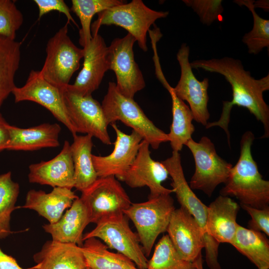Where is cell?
<instances>
[{
	"label": "cell",
	"mask_w": 269,
	"mask_h": 269,
	"mask_svg": "<svg viewBox=\"0 0 269 269\" xmlns=\"http://www.w3.org/2000/svg\"><path fill=\"white\" fill-rule=\"evenodd\" d=\"M192 68L223 75L232 87L233 98L225 101L231 108L234 106L247 108L263 125L265 134L269 136V107L264 99L263 93L269 90V74L256 79L245 70L242 62L232 57L196 60L190 63Z\"/></svg>",
	"instance_id": "cell-1"
},
{
	"label": "cell",
	"mask_w": 269,
	"mask_h": 269,
	"mask_svg": "<svg viewBox=\"0 0 269 269\" xmlns=\"http://www.w3.org/2000/svg\"><path fill=\"white\" fill-rule=\"evenodd\" d=\"M255 136L245 132L240 141V154L232 166L220 195L235 197L241 204L258 209L269 208V181L263 178L251 152Z\"/></svg>",
	"instance_id": "cell-2"
},
{
	"label": "cell",
	"mask_w": 269,
	"mask_h": 269,
	"mask_svg": "<svg viewBox=\"0 0 269 269\" xmlns=\"http://www.w3.org/2000/svg\"><path fill=\"white\" fill-rule=\"evenodd\" d=\"M101 105L108 125L121 121L137 133L154 149H158L162 143L168 142L167 134L148 119L134 99L120 93L115 82L109 83Z\"/></svg>",
	"instance_id": "cell-3"
},
{
	"label": "cell",
	"mask_w": 269,
	"mask_h": 269,
	"mask_svg": "<svg viewBox=\"0 0 269 269\" xmlns=\"http://www.w3.org/2000/svg\"><path fill=\"white\" fill-rule=\"evenodd\" d=\"M168 11H157L147 7L141 0H133L105 9L98 13L91 24L92 35L98 33L102 25H115L124 28L135 39L143 51H147L146 34L158 19L165 18Z\"/></svg>",
	"instance_id": "cell-4"
},
{
	"label": "cell",
	"mask_w": 269,
	"mask_h": 269,
	"mask_svg": "<svg viewBox=\"0 0 269 269\" xmlns=\"http://www.w3.org/2000/svg\"><path fill=\"white\" fill-rule=\"evenodd\" d=\"M172 179L171 185L179 203L194 217L203 235L205 259L210 269H220L218 261L220 243L209 236L206 231L207 206L196 195L186 180L179 152L172 151L170 157L161 161Z\"/></svg>",
	"instance_id": "cell-5"
},
{
	"label": "cell",
	"mask_w": 269,
	"mask_h": 269,
	"mask_svg": "<svg viewBox=\"0 0 269 269\" xmlns=\"http://www.w3.org/2000/svg\"><path fill=\"white\" fill-rule=\"evenodd\" d=\"M175 209L170 194L148 198L145 202L132 203L124 214L133 222L146 257H148L157 237L166 231Z\"/></svg>",
	"instance_id": "cell-6"
},
{
	"label": "cell",
	"mask_w": 269,
	"mask_h": 269,
	"mask_svg": "<svg viewBox=\"0 0 269 269\" xmlns=\"http://www.w3.org/2000/svg\"><path fill=\"white\" fill-rule=\"evenodd\" d=\"M46 56L40 73L48 82L63 89L79 69L84 50L78 47L68 34V23L47 42Z\"/></svg>",
	"instance_id": "cell-7"
},
{
	"label": "cell",
	"mask_w": 269,
	"mask_h": 269,
	"mask_svg": "<svg viewBox=\"0 0 269 269\" xmlns=\"http://www.w3.org/2000/svg\"><path fill=\"white\" fill-rule=\"evenodd\" d=\"M185 145L193 156L195 166L189 186L211 196L219 184L226 183L233 165L217 154L214 143L207 136L198 142L191 138Z\"/></svg>",
	"instance_id": "cell-8"
},
{
	"label": "cell",
	"mask_w": 269,
	"mask_h": 269,
	"mask_svg": "<svg viewBox=\"0 0 269 269\" xmlns=\"http://www.w3.org/2000/svg\"><path fill=\"white\" fill-rule=\"evenodd\" d=\"M80 198L88 209L90 223L124 214L132 204L128 195L115 176L98 177L83 191Z\"/></svg>",
	"instance_id": "cell-9"
},
{
	"label": "cell",
	"mask_w": 269,
	"mask_h": 269,
	"mask_svg": "<svg viewBox=\"0 0 269 269\" xmlns=\"http://www.w3.org/2000/svg\"><path fill=\"white\" fill-rule=\"evenodd\" d=\"M125 215L103 220L90 232L83 235V241L96 238L108 248L115 249L131 260L139 269H147L148 261L144 254L137 234L133 232Z\"/></svg>",
	"instance_id": "cell-10"
},
{
	"label": "cell",
	"mask_w": 269,
	"mask_h": 269,
	"mask_svg": "<svg viewBox=\"0 0 269 269\" xmlns=\"http://www.w3.org/2000/svg\"><path fill=\"white\" fill-rule=\"evenodd\" d=\"M135 42L134 37L128 33L124 37L115 38L108 47L109 70L116 76L117 89L131 99L145 86L142 73L134 60L133 46Z\"/></svg>",
	"instance_id": "cell-11"
},
{
	"label": "cell",
	"mask_w": 269,
	"mask_h": 269,
	"mask_svg": "<svg viewBox=\"0 0 269 269\" xmlns=\"http://www.w3.org/2000/svg\"><path fill=\"white\" fill-rule=\"evenodd\" d=\"M12 94L15 103L28 101L44 107L68 129L73 136L77 135L78 131L66 109L63 89L44 79L39 71L31 70L25 84L21 87L16 86Z\"/></svg>",
	"instance_id": "cell-12"
},
{
	"label": "cell",
	"mask_w": 269,
	"mask_h": 269,
	"mask_svg": "<svg viewBox=\"0 0 269 269\" xmlns=\"http://www.w3.org/2000/svg\"><path fill=\"white\" fill-rule=\"evenodd\" d=\"M63 93L67 112L78 133L95 137L105 144H111L108 125L101 104L92 95H79L67 86L63 88Z\"/></svg>",
	"instance_id": "cell-13"
},
{
	"label": "cell",
	"mask_w": 269,
	"mask_h": 269,
	"mask_svg": "<svg viewBox=\"0 0 269 269\" xmlns=\"http://www.w3.org/2000/svg\"><path fill=\"white\" fill-rule=\"evenodd\" d=\"M190 48L182 44L176 55L181 69L180 79L173 90L176 96L189 104L194 120L206 127L210 118L208 109L209 79L200 81L193 73L189 60Z\"/></svg>",
	"instance_id": "cell-14"
},
{
	"label": "cell",
	"mask_w": 269,
	"mask_h": 269,
	"mask_svg": "<svg viewBox=\"0 0 269 269\" xmlns=\"http://www.w3.org/2000/svg\"><path fill=\"white\" fill-rule=\"evenodd\" d=\"M149 144L144 140L140 144L137 153L132 164L121 180L132 188L148 187V198L173 192L163 186L162 182L168 177V172L161 162L154 160L150 156Z\"/></svg>",
	"instance_id": "cell-15"
},
{
	"label": "cell",
	"mask_w": 269,
	"mask_h": 269,
	"mask_svg": "<svg viewBox=\"0 0 269 269\" xmlns=\"http://www.w3.org/2000/svg\"><path fill=\"white\" fill-rule=\"evenodd\" d=\"M111 125L116 134L113 151L106 156L92 154V161L98 177L114 176L121 180L134 160L143 139L134 131L126 134L116 123Z\"/></svg>",
	"instance_id": "cell-16"
},
{
	"label": "cell",
	"mask_w": 269,
	"mask_h": 269,
	"mask_svg": "<svg viewBox=\"0 0 269 269\" xmlns=\"http://www.w3.org/2000/svg\"><path fill=\"white\" fill-rule=\"evenodd\" d=\"M84 50L82 69L73 84L67 87L82 96L92 95L97 90L105 73L109 70L107 59L108 47L104 38L98 33L92 35L90 43Z\"/></svg>",
	"instance_id": "cell-17"
},
{
	"label": "cell",
	"mask_w": 269,
	"mask_h": 269,
	"mask_svg": "<svg viewBox=\"0 0 269 269\" xmlns=\"http://www.w3.org/2000/svg\"><path fill=\"white\" fill-rule=\"evenodd\" d=\"M166 232L177 252L186 261L194 262L204 248L203 235L199 225L183 207L173 211Z\"/></svg>",
	"instance_id": "cell-18"
},
{
	"label": "cell",
	"mask_w": 269,
	"mask_h": 269,
	"mask_svg": "<svg viewBox=\"0 0 269 269\" xmlns=\"http://www.w3.org/2000/svg\"><path fill=\"white\" fill-rule=\"evenodd\" d=\"M29 182L72 189L74 186V168L70 144L64 141L60 152L48 161L29 166Z\"/></svg>",
	"instance_id": "cell-19"
},
{
	"label": "cell",
	"mask_w": 269,
	"mask_h": 269,
	"mask_svg": "<svg viewBox=\"0 0 269 269\" xmlns=\"http://www.w3.org/2000/svg\"><path fill=\"white\" fill-rule=\"evenodd\" d=\"M239 205L228 196H219L207 206V234L219 243L231 244L238 224Z\"/></svg>",
	"instance_id": "cell-20"
},
{
	"label": "cell",
	"mask_w": 269,
	"mask_h": 269,
	"mask_svg": "<svg viewBox=\"0 0 269 269\" xmlns=\"http://www.w3.org/2000/svg\"><path fill=\"white\" fill-rule=\"evenodd\" d=\"M89 223L90 219L87 206L82 199L78 197L57 222L45 224L43 228L51 235L54 241L75 244L82 247L84 242L83 232Z\"/></svg>",
	"instance_id": "cell-21"
},
{
	"label": "cell",
	"mask_w": 269,
	"mask_h": 269,
	"mask_svg": "<svg viewBox=\"0 0 269 269\" xmlns=\"http://www.w3.org/2000/svg\"><path fill=\"white\" fill-rule=\"evenodd\" d=\"M35 269H86L81 247L73 243L48 241L33 255Z\"/></svg>",
	"instance_id": "cell-22"
},
{
	"label": "cell",
	"mask_w": 269,
	"mask_h": 269,
	"mask_svg": "<svg viewBox=\"0 0 269 269\" xmlns=\"http://www.w3.org/2000/svg\"><path fill=\"white\" fill-rule=\"evenodd\" d=\"M78 197L72 189L66 188L54 187L50 193L32 189L27 192L25 204L21 207L35 211L53 224L61 218L64 211Z\"/></svg>",
	"instance_id": "cell-23"
},
{
	"label": "cell",
	"mask_w": 269,
	"mask_h": 269,
	"mask_svg": "<svg viewBox=\"0 0 269 269\" xmlns=\"http://www.w3.org/2000/svg\"><path fill=\"white\" fill-rule=\"evenodd\" d=\"M10 140L7 150L32 151L60 145L61 128L56 123H44L29 128L8 126Z\"/></svg>",
	"instance_id": "cell-24"
},
{
	"label": "cell",
	"mask_w": 269,
	"mask_h": 269,
	"mask_svg": "<svg viewBox=\"0 0 269 269\" xmlns=\"http://www.w3.org/2000/svg\"><path fill=\"white\" fill-rule=\"evenodd\" d=\"M159 81L169 93L172 100V121L170 132L167 134L168 141L172 151L179 152L192 138L195 131L192 124L193 116L189 107L176 96L165 77H161Z\"/></svg>",
	"instance_id": "cell-25"
},
{
	"label": "cell",
	"mask_w": 269,
	"mask_h": 269,
	"mask_svg": "<svg viewBox=\"0 0 269 269\" xmlns=\"http://www.w3.org/2000/svg\"><path fill=\"white\" fill-rule=\"evenodd\" d=\"M93 137L88 134L73 136L70 144L74 168V186L82 192L98 178L92 158Z\"/></svg>",
	"instance_id": "cell-26"
},
{
	"label": "cell",
	"mask_w": 269,
	"mask_h": 269,
	"mask_svg": "<svg viewBox=\"0 0 269 269\" xmlns=\"http://www.w3.org/2000/svg\"><path fill=\"white\" fill-rule=\"evenodd\" d=\"M231 245L258 269H269V241L264 234L238 224Z\"/></svg>",
	"instance_id": "cell-27"
},
{
	"label": "cell",
	"mask_w": 269,
	"mask_h": 269,
	"mask_svg": "<svg viewBox=\"0 0 269 269\" xmlns=\"http://www.w3.org/2000/svg\"><path fill=\"white\" fill-rule=\"evenodd\" d=\"M81 248L87 267L90 269H139L125 255L109 251L97 238L85 240Z\"/></svg>",
	"instance_id": "cell-28"
},
{
	"label": "cell",
	"mask_w": 269,
	"mask_h": 269,
	"mask_svg": "<svg viewBox=\"0 0 269 269\" xmlns=\"http://www.w3.org/2000/svg\"><path fill=\"white\" fill-rule=\"evenodd\" d=\"M21 43L0 35V108L16 86L15 75L20 60Z\"/></svg>",
	"instance_id": "cell-29"
},
{
	"label": "cell",
	"mask_w": 269,
	"mask_h": 269,
	"mask_svg": "<svg viewBox=\"0 0 269 269\" xmlns=\"http://www.w3.org/2000/svg\"><path fill=\"white\" fill-rule=\"evenodd\" d=\"M71 10L79 17V43L84 48L90 42L92 35L91 21L96 14L112 7L126 3L122 0H72Z\"/></svg>",
	"instance_id": "cell-30"
},
{
	"label": "cell",
	"mask_w": 269,
	"mask_h": 269,
	"mask_svg": "<svg viewBox=\"0 0 269 269\" xmlns=\"http://www.w3.org/2000/svg\"><path fill=\"white\" fill-rule=\"evenodd\" d=\"M147 269H197L194 262L183 259L177 252L167 235L155 246Z\"/></svg>",
	"instance_id": "cell-31"
},
{
	"label": "cell",
	"mask_w": 269,
	"mask_h": 269,
	"mask_svg": "<svg viewBox=\"0 0 269 269\" xmlns=\"http://www.w3.org/2000/svg\"><path fill=\"white\" fill-rule=\"evenodd\" d=\"M19 192V184L11 178V172L0 175V239H4L11 233V214L15 208Z\"/></svg>",
	"instance_id": "cell-32"
},
{
	"label": "cell",
	"mask_w": 269,
	"mask_h": 269,
	"mask_svg": "<svg viewBox=\"0 0 269 269\" xmlns=\"http://www.w3.org/2000/svg\"><path fill=\"white\" fill-rule=\"evenodd\" d=\"M253 0H236L234 2L240 5L245 6L251 12L253 17V27L246 33L242 41L248 47V52L255 55L263 48L269 47V20L260 17L256 12Z\"/></svg>",
	"instance_id": "cell-33"
},
{
	"label": "cell",
	"mask_w": 269,
	"mask_h": 269,
	"mask_svg": "<svg viewBox=\"0 0 269 269\" xmlns=\"http://www.w3.org/2000/svg\"><path fill=\"white\" fill-rule=\"evenodd\" d=\"M23 21V14L13 1L0 0V35L15 39Z\"/></svg>",
	"instance_id": "cell-34"
},
{
	"label": "cell",
	"mask_w": 269,
	"mask_h": 269,
	"mask_svg": "<svg viewBox=\"0 0 269 269\" xmlns=\"http://www.w3.org/2000/svg\"><path fill=\"white\" fill-rule=\"evenodd\" d=\"M198 15L200 21L208 26L222 20L224 8L221 0H183Z\"/></svg>",
	"instance_id": "cell-35"
},
{
	"label": "cell",
	"mask_w": 269,
	"mask_h": 269,
	"mask_svg": "<svg viewBox=\"0 0 269 269\" xmlns=\"http://www.w3.org/2000/svg\"><path fill=\"white\" fill-rule=\"evenodd\" d=\"M241 206L251 217V219L248 222L249 229L263 232L269 236V208L258 209L243 204H241Z\"/></svg>",
	"instance_id": "cell-36"
},
{
	"label": "cell",
	"mask_w": 269,
	"mask_h": 269,
	"mask_svg": "<svg viewBox=\"0 0 269 269\" xmlns=\"http://www.w3.org/2000/svg\"><path fill=\"white\" fill-rule=\"evenodd\" d=\"M34 2L38 8V17L40 18L44 14L52 11H57L63 13L70 21L77 26L75 20L70 13V9L63 0H34Z\"/></svg>",
	"instance_id": "cell-37"
},
{
	"label": "cell",
	"mask_w": 269,
	"mask_h": 269,
	"mask_svg": "<svg viewBox=\"0 0 269 269\" xmlns=\"http://www.w3.org/2000/svg\"><path fill=\"white\" fill-rule=\"evenodd\" d=\"M37 267L36 264L29 268H22L14 258L4 253L0 248V269H35Z\"/></svg>",
	"instance_id": "cell-38"
},
{
	"label": "cell",
	"mask_w": 269,
	"mask_h": 269,
	"mask_svg": "<svg viewBox=\"0 0 269 269\" xmlns=\"http://www.w3.org/2000/svg\"><path fill=\"white\" fill-rule=\"evenodd\" d=\"M8 126L0 113V151L7 150L10 140Z\"/></svg>",
	"instance_id": "cell-39"
},
{
	"label": "cell",
	"mask_w": 269,
	"mask_h": 269,
	"mask_svg": "<svg viewBox=\"0 0 269 269\" xmlns=\"http://www.w3.org/2000/svg\"><path fill=\"white\" fill-rule=\"evenodd\" d=\"M255 8L256 7H260L264 10L269 11V0H258L255 1L254 3Z\"/></svg>",
	"instance_id": "cell-40"
},
{
	"label": "cell",
	"mask_w": 269,
	"mask_h": 269,
	"mask_svg": "<svg viewBox=\"0 0 269 269\" xmlns=\"http://www.w3.org/2000/svg\"><path fill=\"white\" fill-rule=\"evenodd\" d=\"M194 263L197 269H204L203 267V260L201 253L199 255V256L194 261Z\"/></svg>",
	"instance_id": "cell-41"
},
{
	"label": "cell",
	"mask_w": 269,
	"mask_h": 269,
	"mask_svg": "<svg viewBox=\"0 0 269 269\" xmlns=\"http://www.w3.org/2000/svg\"><path fill=\"white\" fill-rule=\"evenodd\" d=\"M86 269H90L87 267V268H86Z\"/></svg>",
	"instance_id": "cell-42"
}]
</instances>
